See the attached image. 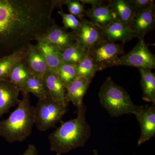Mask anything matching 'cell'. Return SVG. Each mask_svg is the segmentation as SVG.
I'll return each mask as SVG.
<instances>
[{"instance_id": "obj_1", "label": "cell", "mask_w": 155, "mask_h": 155, "mask_svg": "<svg viewBox=\"0 0 155 155\" xmlns=\"http://www.w3.org/2000/svg\"><path fill=\"white\" fill-rule=\"evenodd\" d=\"M86 106L78 109L75 119L62 122L48 136L50 150L56 155L67 153L84 146L91 134L90 125L87 122Z\"/></svg>"}, {"instance_id": "obj_2", "label": "cell", "mask_w": 155, "mask_h": 155, "mask_svg": "<svg viewBox=\"0 0 155 155\" xmlns=\"http://www.w3.org/2000/svg\"><path fill=\"white\" fill-rule=\"evenodd\" d=\"M30 94L22 93L18 106L7 119L0 121V136L10 143L22 142L31 134L35 125L34 107Z\"/></svg>"}, {"instance_id": "obj_3", "label": "cell", "mask_w": 155, "mask_h": 155, "mask_svg": "<svg viewBox=\"0 0 155 155\" xmlns=\"http://www.w3.org/2000/svg\"><path fill=\"white\" fill-rule=\"evenodd\" d=\"M98 97L101 105L112 117L130 114L136 116L143 107L134 104L125 89L116 84L110 76L101 86Z\"/></svg>"}, {"instance_id": "obj_4", "label": "cell", "mask_w": 155, "mask_h": 155, "mask_svg": "<svg viewBox=\"0 0 155 155\" xmlns=\"http://www.w3.org/2000/svg\"><path fill=\"white\" fill-rule=\"evenodd\" d=\"M67 105L56 101L50 97L38 99L34 107L35 125L40 131L56 126L68 111Z\"/></svg>"}, {"instance_id": "obj_5", "label": "cell", "mask_w": 155, "mask_h": 155, "mask_svg": "<svg viewBox=\"0 0 155 155\" xmlns=\"http://www.w3.org/2000/svg\"><path fill=\"white\" fill-rule=\"evenodd\" d=\"M139 40L137 44L129 52L118 58L114 66H128L138 69H155V55L149 49L144 39Z\"/></svg>"}, {"instance_id": "obj_6", "label": "cell", "mask_w": 155, "mask_h": 155, "mask_svg": "<svg viewBox=\"0 0 155 155\" xmlns=\"http://www.w3.org/2000/svg\"><path fill=\"white\" fill-rule=\"evenodd\" d=\"M124 52L123 46L109 41L101 42L89 52L98 71L114 67L119 56Z\"/></svg>"}, {"instance_id": "obj_7", "label": "cell", "mask_w": 155, "mask_h": 155, "mask_svg": "<svg viewBox=\"0 0 155 155\" xmlns=\"http://www.w3.org/2000/svg\"><path fill=\"white\" fill-rule=\"evenodd\" d=\"M80 21V27L74 31L76 42L88 54L93 48L106 39L101 29L96 25L84 18Z\"/></svg>"}, {"instance_id": "obj_8", "label": "cell", "mask_w": 155, "mask_h": 155, "mask_svg": "<svg viewBox=\"0 0 155 155\" xmlns=\"http://www.w3.org/2000/svg\"><path fill=\"white\" fill-rule=\"evenodd\" d=\"M155 24L154 5L148 8L136 12L129 26L137 38L140 39H144L146 35L154 28Z\"/></svg>"}, {"instance_id": "obj_9", "label": "cell", "mask_w": 155, "mask_h": 155, "mask_svg": "<svg viewBox=\"0 0 155 155\" xmlns=\"http://www.w3.org/2000/svg\"><path fill=\"white\" fill-rule=\"evenodd\" d=\"M140 125V137L137 141L138 146L150 140L155 135V104L143 107L136 115Z\"/></svg>"}, {"instance_id": "obj_10", "label": "cell", "mask_w": 155, "mask_h": 155, "mask_svg": "<svg viewBox=\"0 0 155 155\" xmlns=\"http://www.w3.org/2000/svg\"><path fill=\"white\" fill-rule=\"evenodd\" d=\"M38 40L47 42L60 51L76 42L74 31L68 32L63 27L61 28L59 26L56 22L46 33L42 35L37 41Z\"/></svg>"}, {"instance_id": "obj_11", "label": "cell", "mask_w": 155, "mask_h": 155, "mask_svg": "<svg viewBox=\"0 0 155 155\" xmlns=\"http://www.w3.org/2000/svg\"><path fill=\"white\" fill-rule=\"evenodd\" d=\"M101 30L105 39L113 42L119 41L125 44L137 38L129 26L117 20Z\"/></svg>"}, {"instance_id": "obj_12", "label": "cell", "mask_w": 155, "mask_h": 155, "mask_svg": "<svg viewBox=\"0 0 155 155\" xmlns=\"http://www.w3.org/2000/svg\"><path fill=\"white\" fill-rule=\"evenodd\" d=\"M19 92L18 87L9 79L0 81V117L18 104Z\"/></svg>"}, {"instance_id": "obj_13", "label": "cell", "mask_w": 155, "mask_h": 155, "mask_svg": "<svg viewBox=\"0 0 155 155\" xmlns=\"http://www.w3.org/2000/svg\"><path fill=\"white\" fill-rule=\"evenodd\" d=\"M22 61L31 73L43 77L48 69L47 65L40 51L36 45L30 44L25 49Z\"/></svg>"}, {"instance_id": "obj_14", "label": "cell", "mask_w": 155, "mask_h": 155, "mask_svg": "<svg viewBox=\"0 0 155 155\" xmlns=\"http://www.w3.org/2000/svg\"><path fill=\"white\" fill-rule=\"evenodd\" d=\"M92 81L82 77H78L66 87V102H71L77 109L83 105V99Z\"/></svg>"}, {"instance_id": "obj_15", "label": "cell", "mask_w": 155, "mask_h": 155, "mask_svg": "<svg viewBox=\"0 0 155 155\" xmlns=\"http://www.w3.org/2000/svg\"><path fill=\"white\" fill-rule=\"evenodd\" d=\"M43 79L49 95L52 99L67 105L65 100L66 87L57 73L48 69L44 75Z\"/></svg>"}, {"instance_id": "obj_16", "label": "cell", "mask_w": 155, "mask_h": 155, "mask_svg": "<svg viewBox=\"0 0 155 155\" xmlns=\"http://www.w3.org/2000/svg\"><path fill=\"white\" fill-rule=\"evenodd\" d=\"M85 16L91 23L100 29L107 26L116 20V17L107 4H103L91 7L86 11Z\"/></svg>"}, {"instance_id": "obj_17", "label": "cell", "mask_w": 155, "mask_h": 155, "mask_svg": "<svg viewBox=\"0 0 155 155\" xmlns=\"http://www.w3.org/2000/svg\"><path fill=\"white\" fill-rule=\"evenodd\" d=\"M35 45L43 56L48 69L57 73L63 63L60 50L47 42L42 40L37 41Z\"/></svg>"}, {"instance_id": "obj_18", "label": "cell", "mask_w": 155, "mask_h": 155, "mask_svg": "<svg viewBox=\"0 0 155 155\" xmlns=\"http://www.w3.org/2000/svg\"><path fill=\"white\" fill-rule=\"evenodd\" d=\"M108 4L116 20L129 26L135 14L130 0H111Z\"/></svg>"}, {"instance_id": "obj_19", "label": "cell", "mask_w": 155, "mask_h": 155, "mask_svg": "<svg viewBox=\"0 0 155 155\" xmlns=\"http://www.w3.org/2000/svg\"><path fill=\"white\" fill-rule=\"evenodd\" d=\"M140 73V84L143 99L148 102L155 104V75L151 69H139Z\"/></svg>"}, {"instance_id": "obj_20", "label": "cell", "mask_w": 155, "mask_h": 155, "mask_svg": "<svg viewBox=\"0 0 155 155\" xmlns=\"http://www.w3.org/2000/svg\"><path fill=\"white\" fill-rule=\"evenodd\" d=\"M22 93H32L38 99L45 98L49 96L43 77L31 73L21 91Z\"/></svg>"}, {"instance_id": "obj_21", "label": "cell", "mask_w": 155, "mask_h": 155, "mask_svg": "<svg viewBox=\"0 0 155 155\" xmlns=\"http://www.w3.org/2000/svg\"><path fill=\"white\" fill-rule=\"evenodd\" d=\"M31 72L22 60L17 62L12 67L9 76V80L16 85L21 92Z\"/></svg>"}, {"instance_id": "obj_22", "label": "cell", "mask_w": 155, "mask_h": 155, "mask_svg": "<svg viewBox=\"0 0 155 155\" xmlns=\"http://www.w3.org/2000/svg\"><path fill=\"white\" fill-rule=\"evenodd\" d=\"M25 49L19 50L8 55L0 57V81L9 79L12 67L23 60Z\"/></svg>"}, {"instance_id": "obj_23", "label": "cell", "mask_w": 155, "mask_h": 155, "mask_svg": "<svg viewBox=\"0 0 155 155\" xmlns=\"http://www.w3.org/2000/svg\"><path fill=\"white\" fill-rule=\"evenodd\" d=\"M60 51L63 63L75 65L79 63L88 54L77 42Z\"/></svg>"}, {"instance_id": "obj_24", "label": "cell", "mask_w": 155, "mask_h": 155, "mask_svg": "<svg viewBox=\"0 0 155 155\" xmlns=\"http://www.w3.org/2000/svg\"><path fill=\"white\" fill-rule=\"evenodd\" d=\"M78 77H82L92 81L98 70L92 58L87 54L76 65Z\"/></svg>"}, {"instance_id": "obj_25", "label": "cell", "mask_w": 155, "mask_h": 155, "mask_svg": "<svg viewBox=\"0 0 155 155\" xmlns=\"http://www.w3.org/2000/svg\"><path fill=\"white\" fill-rule=\"evenodd\" d=\"M65 87L78 77L76 65L63 63L57 72Z\"/></svg>"}, {"instance_id": "obj_26", "label": "cell", "mask_w": 155, "mask_h": 155, "mask_svg": "<svg viewBox=\"0 0 155 155\" xmlns=\"http://www.w3.org/2000/svg\"><path fill=\"white\" fill-rule=\"evenodd\" d=\"M64 5L67 6L70 14L81 21L84 19L86 10L80 1L78 0H66Z\"/></svg>"}, {"instance_id": "obj_27", "label": "cell", "mask_w": 155, "mask_h": 155, "mask_svg": "<svg viewBox=\"0 0 155 155\" xmlns=\"http://www.w3.org/2000/svg\"><path fill=\"white\" fill-rule=\"evenodd\" d=\"M62 9L58 11V14L62 17L64 24L63 28L66 31L70 28L72 31H76L80 26L81 21L72 14L64 13Z\"/></svg>"}, {"instance_id": "obj_28", "label": "cell", "mask_w": 155, "mask_h": 155, "mask_svg": "<svg viewBox=\"0 0 155 155\" xmlns=\"http://www.w3.org/2000/svg\"><path fill=\"white\" fill-rule=\"evenodd\" d=\"M134 12L148 8L154 5L153 0H130Z\"/></svg>"}, {"instance_id": "obj_29", "label": "cell", "mask_w": 155, "mask_h": 155, "mask_svg": "<svg viewBox=\"0 0 155 155\" xmlns=\"http://www.w3.org/2000/svg\"><path fill=\"white\" fill-rule=\"evenodd\" d=\"M22 155H39L38 150L35 145L29 144Z\"/></svg>"}, {"instance_id": "obj_30", "label": "cell", "mask_w": 155, "mask_h": 155, "mask_svg": "<svg viewBox=\"0 0 155 155\" xmlns=\"http://www.w3.org/2000/svg\"><path fill=\"white\" fill-rule=\"evenodd\" d=\"M79 1L83 5L87 4H90L91 5L92 7L102 5L105 3V1L101 0H81Z\"/></svg>"}, {"instance_id": "obj_31", "label": "cell", "mask_w": 155, "mask_h": 155, "mask_svg": "<svg viewBox=\"0 0 155 155\" xmlns=\"http://www.w3.org/2000/svg\"><path fill=\"white\" fill-rule=\"evenodd\" d=\"M94 155H99L98 154L97 151V150H94Z\"/></svg>"}]
</instances>
